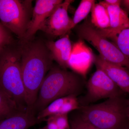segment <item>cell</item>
<instances>
[{
  "mask_svg": "<svg viewBox=\"0 0 129 129\" xmlns=\"http://www.w3.org/2000/svg\"><path fill=\"white\" fill-rule=\"evenodd\" d=\"M11 32L0 22V51L10 45L16 42Z\"/></svg>",
  "mask_w": 129,
  "mask_h": 129,
  "instance_id": "cell-20",
  "label": "cell"
},
{
  "mask_svg": "<svg viewBox=\"0 0 129 129\" xmlns=\"http://www.w3.org/2000/svg\"><path fill=\"white\" fill-rule=\"evenodd\" d=\"M107 9L110 17V27L104 30L98 29L99 33L106 39L115 41L118 35L122 30L129 28L128 14L119 6L107 5L104 2H99Z\"/></svg>",
  "mask_w": 129,
  "mask_h": 129,
  "instance_id": "cell-11",
  "label": "cell"
},
{
  "mask_svg": "<svg viewBox=\"0 0 129 129\" xmlns=\"http://www.w3.org/2000/svg\"><path fill=\"white\" fill-rule=\"evenodd\" d=\"M42 122L34 110L28 108L0 121V129H28Z\"/></svg>",
  "mask_w": 129,
  "mask_h": 129,
  "instance_id": "cell-14",
  "label": "cell"
},
{
  "mask_svg": "<svg viewBox=\"0 0 129 129\" xmlns=\"http://www.w3.org/2000/svg\"><path fill=\"white\" fill-rule=\"evenodd\" d=\"M95 2L96 1L94 0H82L81 1L72 19L73 28L87 17L91 11L92 6Z\"/></svg>",
  "mask_w": 129,
  "mask_h": 129,
  "instance_id": "cell-18",
  "label": "cell"
},
{
  "mask_svg": "<svg viewBox=\"0 0 129 129\" xmlns=\"http://www.w3.org/2000/svg\"><path fill=\"white\" fill-rule=\"evenodd\" d=\"M31 0H0L1 22L19 40L24 39L32 18Z\"/></svg>",
  "mask_w": 129,
  "mask_h": 129,
  "instance_id": "cell-5",
  "label": "cell"
},
{
  "mask_svg": "<svg viewBox=\"0 0 129 129\" xmlns=\"http://www.w3.org/2000/svg\"><path fill=\"white\" fill-rule=\"evenodd\" d=\"M128 102L120 96L108 98L99 104L80 107L81 116L100 129H122L129 122Z\"/></svg>",
  "mask_w": 129,
  "mask_h": 129,
  "instance_id": "cell-4",
  "label": "cell"
},
{
  "mask_svg": "<svg viewBox=\"0 0 129 129\" xmlns=\"http://www.w3.org/2000/svg\"><path fill=\"white\" fill-rule=\"evenodd\" d=\"M58 129H63L59 128H58Z\"/></svg>",
  "mask_w": 129,
  "mask_h": 129,
  "instance_id": "cell-29",
  "label": "cell"
},
{
  "mask_svg": "<svg viewBox=\"0 0 129 129\" xmlns=\"http://www.w3.org/2000/svg\"><path fill=\"white\" fill-rule=\"evenodd\" d=\"M81 84L77 74L53 64L40 88L33 108L35 112L39 113L56 99L71 95L77 96Z\"/></svg>",
  "mask_w": 129,
  "mask_h": 129,
  "instance_id": "cell-2",
  "label": "cell"
},
{
  "mask_svg": "<svg viewBox=\"0 0 129 129\" xmlns=\"http://www.w3.org/2000/svg\"><path fill=\"white\" fill-rule=\"evenodd\" d=\"M39 129H46V128L45 127H43V128H39Z\"/></svg>",
  "mask_w": 129,
  "mask_h": 129,
  "instance_id": "cell-28",
  "label": "cell"
},
{
  "mask_svg": "<svg viewBox=\"0 0 129 129\" xmlns=\"http://www.w3.org/2000/svg\"><path fill=\"white\" fill-rule=\"evenodd\" d=\"M115 45L129 59V28L120 32L115 40Z\"/></svg>",
  "mask_w": 129,
  "mask_h": 129,
  "instance_id": "cell-19",
  "label": "cell"
},
{
  "mask_svg": "<svg viewBox=\"0 0 129 129\" xmlns=\"http://www.w3.org/2000/svg\"><path fill=\"white\" fill-rule=\"evenodd\" d=\"M69 96L56 99L51 103L45 108L38 113L36 115L37 118L43 122L48 117L57 114Z\"/></svg>",
  "mask_w": 129,
  "mask_h": 129,
  "instance_id": "cell-17",
  "label": "cell"
},
{
  "mask_svg": "<svg viewBox=\"0 0 129 129\" xmlns=\"http://www.w3.org/2000/svg\"><path fill=\"white\" fill-rule=\"evenodd\" d=\"M87 88L86 99L89 102L120 96L122 91L103 71L98 69L88 80Z\"/></svg>",
  "mask_w": 129,
  "mask_h": 129,
  "instance_id": "cell-7",
  "label": "cell"
},
{
  "mask_svg": "<svg viewBox=\"0 0 129 129\" xmlns=\"http://www.w3.org/2000/svg\"><path fill=\"white\" fill-rule=\"evenodd\" d=\"M25 110L20 108L0 87V121Z\"/></svg>",
  "mask_w": 129,
  "mask_h": 129,
  "instance_id": "cell-16",
  "label": "cell"
},
{
  "mask_svg": "<svg viewBox=\"0 0 129 129\" xmlns=\"http://www.w3.org/2000/svg\"><path fill=\"white\" fill-rule=\"evenodd\" d=\"M91 23L99 30H104L110 27V17L107 9L100 3H95L91 10Z\"/></svg>",
  "mask_w": 129,
  "mask_h": 129,
  "instance_id": "cell-15",
  "label": "cell"
},
{
  "mask_svg": "<svg viewBox=\"0 0 129 129\" xmlns=\"http://www.w3.org/2000/svg\"><path fill=\"white\" fill-rule=\"evenodd\" d=\"M94 56L91 49L80 39L73 45L69 68L85 76L94 62Z\"/></svg>",
  "mask_w": 129,
  "mask_h": 129,
  "instance_id": "cell-10",
  "label": "cell"
},
{
  "mask_svg": "<svg viewBox=\"0 0 129 129\" xmlns=\"http://www.w3.org/2000/svg\"><path fill=\"white\" fill-rule=\"evenodd\" d=\"M127 14H129V0H122L121 1L120 7Z\"/></svg>",
  "mask_w": 129,
  "mask_h": 129,
  "instance_id": "cell-24",
  "label": "cell"
},
{
  "mask_svg": "<svg viewBox=\"0 0 129 129\" xmlns=\"http://www.w3.org/2000/svg\"><path fill=\"white\" fill-rule=\"evenodd\" d=\"M69 123L70 129H100L85 120L81 115L71 118Z\"/></svg>",
  "mask_w": 129,
  "mask_h": 129,
  "instance_id": "cell-22",
  "label": "cell"
},
{
  "mask_svg": "<svg viewBox=\"0 0 129 129\" xmlns=\"http://www.w3.org/2000/svg\"><path fill=\"white\" fill-rule=\"evenodd\" d=\"M94 62L97 69L103 71L122 91L129 94L128 69L109 62L99 55L94 56Z\"/></svg>",
  "mask_w": 129,
  "mask_h": 129,
  "instance_id": "cell-12",
  "label": "cell"
},
{
  "mask_svg": "<svg viewBox=\"0 0 129 129\" xmlns=\"http://www.w3.org/2000/svg\"><path fill=\"white\" fill-rule=\"evenodd\" d=\"M107 5L112 6H119L120 7V0H105L103 1Z\"/></svg>",
  "mask_w": 129,
  "mask_h": 129,
  "instance_id": "cell-25",
  "label": "cell"
},
{
  "mask_svg": "<svg viewBox=\"0 0 129 129\" xmlns=\"http://www.w3.org/2000/svg\"><path fill=\"white\" fill-rule=\"evenodd\" d=\"M21 50L22 78L28 108L33 109L40 88L53 65L45 41L40 39L18 40Z\"/></svg>",
  "mask_w": 129,
  "mask_h": 129,
  "instance_id": "cell-1",
  "label": "cell"
},
{
  "mask_svg": "<svg viewBox=\"0 0 129 129\" xmlns=\"http://www.w3.org/2000/svg\"><path fill=\"white\" fill-rule=\"evenodd\" d=\"M45 43L53 61L63 69L68 68L73 47L69 35L63 36L56 41H48Z\"/></svg>",
  "mask_w": 129,
  "mask_h": 129,
  "instance_id": "cell-13",
  "label": "cell"
},
{
  "mask_svg": "<svg viewBox=\"0 0 129 129\" xmlns=\"http://www.w3.org/2000/svg\"><path fill=\"white\" fill-rule=\"evenodd\" d=\"M122 129H129V121Z\"/></svg>",
  "mask_w": 129,
  "mask_h": 129,
  "instance_id": "cell-27",
  "label": "cell"
},
{
  "mask_svg": "<svg viewBox=\"0 0 129 129\" xmlns=\"http://www.w3.org/2000/svg\"><path fill=\"white\" fill-rule=\"evenodd\" d=\"M19 41L0 51V87L23 110L27 109L21 67Z\"/></svg>",
  "mask_w": 129,
  "mask_h": 129,
  "instance_id": "cell-3",
  "label": "cell"
},
{
  "mask_svg": "<svg viewBox=\"0 0 129 129\" xmlns=\"http://www.w3.org/2000/svg\"><path fill=\"white\" fill-rule=\"evenodd\" d=\"M49 117L54 120L59 128L70 129L68 114H57Z\"/></svg>",
  "mask_w": 129,
  "mask_h": 129,
  "instance_id": "cell-23",
  "label": "cell"
},
{
  "mask_svg": "<svg viewBox=\"0 0 129 129\" xmlns=\"http://www.w3.org/2000/svg\"><path fill=\"white\" fill-rule=\"evenodd\" d=\"M76 30L80 39L85 40L91 44L104 60L129 69V58L115 44L103 36L91 22L85 21L77 27Z\"/></svg>",
  "mask_w": 129,
  "mask_h": 129,
  "instance_id": "cell-6",
  "label": "cell"
},
{
  "mask_svg": "<svg viewBox=\"0 0 129 129\" xmlns=\"http://www.w3.org/2000/svg\"><path fill=\"white\" fill-rule=\"evenodd\" d=\"M127 118L129 120V101L127 109Z\"/></svg>",
  "mask_w": 129,
  "mask_h": 129,
  "instance_id": "cell-26",
  "label": "cell"
},
{
  "mask_svg": "<svg viewBox=\"0 0 129 129\" xmlns=\"http://www.w3.org/2000/svg\"><path fill=\"white\" fill-rule=\"evenodd\" d=\"M72 0H65L60 4L42 26L40 30L50 36H63L73 28L72 19L68 14V10Z\"/></svg>",
  "mask_w": 129,
  "mask_h": 129,
  "instance_id": "cell-8",
  "label": "cell"
},
{
  "mask_svg": "<svg viewBox=\"0 0 129 129\" xmlns=\"http://www.w3.org/2000/svg\"><path fill=\"white\" fill-rule=\"evenodd\" d=\"M77 96L71 95L61 108L57 114H67L72 111L80 108Z\"/></svg>",
  "mask_w": 129,
  "mask_h": 129,
  "instance_id": "cell-21",
  "label": "cell"
},
{
  "mask_svg": "<svg viewBox=\"0 0 129 129\" xmlns=\"http://www.w3.org/2000/svg\"><path fill=\"white\" fill-rule=\"evenodd\" d=\"M63 2L62 0H36L25 37L20 41L29 40L34 38L47 19Z\"/></svg>",
  "mask_w": 129,
  "mask_h": 129,
  "instance_id": "cell-9",
  "label": "cell"
}]
</instances>
